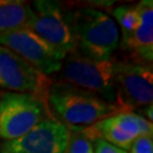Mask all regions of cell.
<instances>
[{"mask_svg": "<svg viewBox=\"0 0 153 153\" xmlns=\"http://www.w3.org/2000/svg\"><path fill=\"white\" fill-rule=\"evenodd\" d=\"M112 16L119 23L123 33L133 32L141 24V14L137 5L119 6L112 10Z\"/></svg>", "mask_w": 153, "mask_h": 153, "instance_id": "obj_13", "label": "cell"}, {"mask_svg": "<svg viewBox=\"0 0 153 153\" xmlns=\"http://www.w3.org/2000/svg\"><path fill=\"white\" fill-rule=\"evenodd\" d=\"M65 18L78 52L93 59H111L120 43L119 30L112 17L99 9L82 8L65 14Z\"/></svg>", "mask_w": 153, "mask_h": 153, "instance_id": "obj_2", "label": "cell"}, {"mask_svg": "<svg viewBox=\"0 0 153 153\" xmlns=\"http://www.w3.org/2000/svg\"><path fill=\"white\" fill-rule=\"evenodd\" d=\"M32 7L21 0H0V35L28 26Z\"/></svg>", "mask_w": 153, "mask_h": 153, "instance_id": "obj_11", "label": "cell"}, {"mask_svg": "<svg viewBox=\"0 0 153 153\" xmlns=\"http://www.w3.org/2000/svg\"><path fill=\"white\" fill-rule=\"evenodd\" d=\"M53 81L13 51L0 45V88L8 92L24 93L40 99L48 105Z\"/></svg>", "mask_w": 153, "mask_h": 153, "instance_id": "obj_5", "label": "cell"}, {"mask_svg": "<svg viewBox=\"0 0 153 153\" xmlns=\"http://www.w3.org/2000/svg\"><path fill=\"white\" fill-rule=\"evenodd\" d=\"M118 128L133 138H137L145 135H153V124L146 120L144 117L129 112H121L109 117Z\"/></svg>", "mask_w": 153, "mask_h": 153, "instance_id": "obj_12", "label": "cell"}, {"mask_svg": "<svg viewBox=\"0 0 153 153\" xmlns=\"http://www.w3.org/2000/svg\"><path fill=\"white\" fill-rule=\"evenodd\" d=\"M69 129L55 118H48L13 141L4 142L0 153H65Z\"/></svg>", "mask_w": 153, "mask_h": 153, "instance_id": "obj_9", "label": "cell"}, {"mask_svg": "<svg viewBox=\"0 0 153 153\" xmlns=\"http://www.w3.org/2000/svg\"><path fill=\"white\" fill-rule=\"evenodd\" d=\"M93 149H94V153H127V151L125 150L117 148L101 138H97L93 141Z\"/></svg>", "mask_w": 153, "mask_h": 153, "instance_id": "obj_16", "label": "cell"}, {"mask_svg": "<svg viewBox=\"0 0 153 153\" xmlns=\"http://www.w3.org/2000/svg\"><path fill=\"white\" fill-rule=\"evenodd\" d=\"M141 24L131 33H123L121 43L129 51L134 62L152 65L153 61V2L143 0L137 4Z\"/></svg>", "mask_w": 153, "mask_h": 153, "instance_id": "obj_10", "label": "cell"}, {"mask_svg": "<svg viewBox=\"0 0 153 153\" xmlns=\"http://www.w3.org/2000/svg\"><path fill=\"white\" fill-rule=\"evenodd\" d=\"M127 153H153V135H145L135 138Z\"/></svg>", "mask_w": 153, "mask_h": 153, "instance_id": "obj_15", "label": "cell"}, {"mask_svg": "<svg viewBox=\"0 0 153 153\" xmlns=\"http://www.w3.org/2000/svg\"><path fill=\"white\" fill-rule=\"evenodd\" d=\"M152 109H153V105L151 104V105H148L146 108H145V110H144V112H145V115H146V120H149L150 123H152L153 121V115H152Z\"/></svg>", "mask_w": 153, "mask_h": 153, "instance_id": "obj_17", "label": "cell"}, {"mask_svg": "<svg viewBox=\"0 0 153 153\" xmlns=\"http://www.w3.org/2000/svg\"><path fill=\"white\" fill-rule=\"evenodd\" d=\"M0 146H1V144H0Z\"/></svg>", "mask_w": 153, "mask_h": 153, "instance_id": "obj_18", "label": "cell"}, {"mask_svg": "<svg viewBox=\"0 0 153 153\" xmlns=\"http://www.w3.org/2000/svg\"><path fill=\"white\" fill-rule=\"evenodd\" d=\"M48 118L53 117L40 99L8 91L0 94V138L5 142L21 137Z\"/></svg>", "mask_w": 153, "mask_h": 153, "instance_id": "obj_4", "label": "cell"}, {"mask_svg": "<svg viewBox=\"0 0 153 153\" xmlns=\"http://www.w3.org/2000/svg\"><path fill=\"white\" fill-rule=\"evenodd\" d=\"M48 107L52 117L67 127H88L121 112L133 111L121 103H112L95 93L65 82H53Z\"/></svg>", "mask_w": 153, "mask_h": 153, "instance_id": "obj_1", "label": "cell"}, {"mask_svg": "<svg viewBox=\"0 0 153 153\" xmlns=\"http://www.w3.org/2000/svg\"><path fill=\"white\" fill-rule=\"evenodd\" d=\"M117 100L129 109L148 107L153 101L152 65L134 61H116Z\"/></svg>", "mask_w": 153, "mask_h": 153, "instance_id": "obj_7", "label": "cell"}, {"mask_svg": "<svg viewBox=\"0 0 153 153\" xmlns=\"http://www.w3.org/2000/svg\"><path fill=\"white\" fill-rule=\"evenodd\" d=\"M115 62L112 59H93L74 50L62 60L60 81L95 93L108 102L120 103L117 100Z\"/></svg>", "mask_w": 153, "mask_h": 153, "instance_id": "obj_3", "label": "cell"}, {"mask_svg": "<svg viewBox=\"0 0 153 153\" xmlns=\"http://www.w3.org/2000/svg\"><path fill=\"white\" fill-rule=\"evenodd\" d=\"M68 129L65 153H94L93 141L84 133L83 127H68Z\"/></svg>", "mask_w": 153, "mask_h": 153, "instance_id": "obj_14", "label": "cell"}, {"mask_svg": "<svg viewBox=\"0 0 153 153\" xmlns=\"http://www.w3.org/2000/svg\"><path fill=\"white\" fill-rule=\"evenodd\" d=\"M27 28L39 35L62 58L76 50V44L59 4L40 0L32 7Z\"/></svg>", "mask_w": 153, "mask_h": 153, "instance_id": "obj_6", "label": "cell"}, {"mask_svg": "<svg viewBox=\"0 0 153 153\" xmlns=\"http://www.w3.org/2000/svg\"><path fill=\"white\" fill-rule=\"evenodd\" d=\"M0 45L13 51L49 77L60 71L62 65L64 58L27 27L0 35Z\"/></svg>", "mask_w": 153, "mask_h": 153, "instance_id": "obj_8", "label": "cell"}, {"mask_svg": "<svg viewBox=\"0 0 153 153\" xmlns=\"http://www.w3.org/2000/svg\"><path fill=\"white\" fill-rule=\"evenodd\" d=\"M0 94H1V92H0Z\"/></svg>", "mask_w": 153, "mask_h": 153, "instance_id": "obj_19", "label": "cell"}]
</instances>
